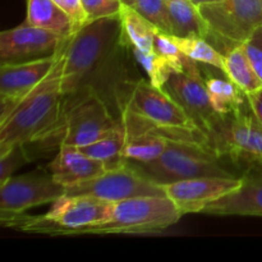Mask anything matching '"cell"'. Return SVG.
Listing matches in <instances>:
<instances>
[{"instance_id": "cell-1", "label": "cell", "mask_w": 262, "mask_h": 262, "mask_svg": "<svg viewBox=\"0 0 262 262\" xmlns=\"http://www.w3.org/2000/svg\"><path fill=\"white\" fill-rule=\"evenodd\" d=\"M130 48L123 35L119 15L86 23L66 42L61 66L64 96L92 90L122 118L136 81L128 77L124 50Z\"/></svg>"}, {"instance_id": "cell-2", "label": "cell", "mask_w": 262, "mask_h": 262, "mask_svg": "<svg viewBox=\"0 0 262 262\" xmlns=\"http://www.w3.org/2000/svg\"><path fill=\"white\" fill-rule=\"evenodd\" d=\"M61 66L63 54L50 76L0 122V152L19 143L51 146L63 112Z\"/></svg>"}, {"instance_id": "cell-3", "label": "cell", "mask_w": 262, "mask_h": 262, "mask_svg": "<svg viewBox=\"0 0 262 262\" xmlns=\"http://www.w3.org/2000/svg\"><path fill=\"white\" fill-rule=\"evenodd\" d=\"M113 204L87 196L64 194L45 215H0L4 228L50 235H82L84 229L102 224L112 215Z\"/></svg>"}, {"instance_id": "cell-4", "label": "cell", "mask_w": 262, "mask_h": 262, "mask_svg": "<svg viewBox=\"0 0 262 262\" xmlns=\"http://www.w3.org/2000/svg\"><path fill=\"white\" fill-rule=\"evenodd\" d=\"M123 127L106 102L92 90H81L64 96L63 112L53 142L76 147L94 143Z\"/></svg>"}, {"instance_id": "cell-5", "label": "cell", "mask_w": 262, "mask_h": 262, "mask_svg": "<svg viewBox=\"0 0 262 262\" xmlns=\"http://www.w3.org/2000/svg\"><path fill=\"white\" fill-rule=\"evenodd\" d=\"M183 216L166 196H141L113 204L105 223L83 230V234H137L168 229Z\"/></svg>"}, {"instance_id": "cell-6", "label": "cell", "mask_w": 262, "mask_h": 262, "mask_svg": "<svg viewBox=\"0 0 262 262\" xmlns=\"http://www.w3.org/2000/svg\"><path fill=\"white\" fill-rule=\"evenodd\" d=\"M219 156L205 146L181 141H169L165 152L152 163H129L158 184L199 177H233L222 164Z\"/></svg>"}, {"instance_id": "cell-7", "label": "cell", "mask_w": 262, "mask_h": 262, "mask_svg": "<svg viewBox=\"0 0 262 262\" xmlns=\"http://www.w3.org/2000/svg\"><path fill=\"white\" fill-rule=\"evenodd\" d=\"M211 148L219 158L228 156L250 168H262V125L250 106L224 117L211 137Z\"/></svg>"}, {"instance_id": "cell-8", "label": "cell", "mask_w": 262, "mask_h": 262, "mask_svg": "<svg viewBox=\"0 0 262 262\" xmlns=\"http://www.w3.org/2000/svg\"><path fill=\"white\" fill-rule=\"evenodd\" d=\"M68 196H87L101 201L115 202L141 196H165L160 184L125 163L118 168L107 169L96 178L66 188Z\"/></svg>"}, {"instance_id": "cell-9", "label": "cell", "mask_w": 262, "mask_h": 262, "mask_svg": "<svg viewBox=\"0 0 262 262\" xmlns=\"http://www.w3.org/2000/svg\"><path fill=\"white\" fill-rule=\"evenodd\" d=\"M199 63L191 61L182 72H174L163 90L170 95L206 135L211 146V137L215 135L224 117L217 114L212 107L207 92L205 78L200 71Z\"/></svg>"}, {"instance_id": "cell-10", "label": "cell", "mask_w": 262, "mask_h": 262, "mask_svg": "<svg viewBox=\"0 0 262 262\" xmlns=\"http://www.w3.org/2000/svg\"><path fill=\"white\" fill-rule=\"evenodd\" d=\"M209 27V36L233 45L251 40L262 26V0H223L200 8Z\"/></svg>"}, {"instance_id": "cell-11", "label": "cell", "mask_w": 262, "mask_h": 262, "mask_svg": "<svg viewBox=\"0 0 262 262\" xmlns=\"http://www.w3.org/2000/svg\"><path fill=\"white\" fill-rule=\"evenodd\" d=\"M66 194L50 171H32L10 177L0 184V215L20 214L40 205L54 204Z\"/></svg>"}, {"instance_id": "cell-12", "label": "cell", "mask_w": 262, "mask_h": 262, "mask_svg": "<svg viewBox=\"0 0 262 262\" xmlns=\"http://www.w3.org/2000/svg\"><path fill=\"white\" fill-rule=\"evenodd\" d=\"M63 49L64 46L58 54L46 58L0 66V122L9 115L28 94L50 76L60 60Z\"/></svg>"}, {"instance_id": "cell-13", "label": "cell", "mask_w": 262, "mask_h": 262, "mask_svg": "<svg viewBox=\"0 0 262 262\" xmlns=\"http://www.w3.org/2000/svg\"><path fill=\"white\" fill-rule=\"evenodd\" d=\"M242 177H199L160 184L165 196L174 202L182 215L200 214L217 200L237 191Z\"/></svg>"}, {"instance_id": "cell-14", "label": "cell", "mask_w": 262, "mask_h": 262, "mask_svg": "<svg viewBox=\"0 0 262 262\" xmlns=\"http://www.w3.org/2000/svg\"><path fill=\"white\" fill-rule=\"evenodd\" d=\"M67 40L56 33L23 22L0 33V66L58 54Z\"/></svg>"}, {"instance_id": "cell-15", "label": "cell", "mask_w": 262, "mask_h": 262, "mask_svg": "<svg viewBox=\"0 0 262 262\" xmlns=\"http://www.w3.org/2000/svg\"><path fill=\"white\" fill-rule=\"evenodd\" d=\"M242 186L207 206L202 214L262 217V168H250Z\"/></svg>"}, {"instance_id": "cell-16", "label": "cell", "mask_w": 262, "mask_h": 262, "mask_svg": "<svg viewBox=\"0 0 262 262\" xmlns=\"http://www.w3.org/2000/svg\"><path fill=\"white\" fill-rule=\"evenodd\" d=\"M106 170L105 164L90 158L79 147L72 145H60L55 158L49 164L53 178L66 188L96 178Z\"/></svg>"}, {"instance_id": "cell-17", "label": "cell", "mask_w": 262, "mask_h": 262, "mask_svg": "<svg viewBox=\"0 0 262 262\" xmlns=\"http://www.w3.org/2000/svg\"><path fill=\"white\" fill-rule=\"evenodd\" d=\"M26 22L69 40L77 32L73 22L54 0H27Z\"/></svg>"}, {"instance_id": "cell-18", "label": "cell", "mask_w": 262, "mask_h": 262, "mask_svg": "<svg viewBox=\"0 0 262 262\" xmlns=\"http://www.w3.org/2000/svg\"><path fill=\"white\" fill-rule=\"evenodd\" d=\"M166 5L170 20V35L179 37L199 36L205 38L209 36L206 20L191 0H166Z\"/></svg>"}, {"instance_id": "cell-19", "label": "cell", "mask_w": 262, "mask_h": 262, "mask_svg": "<svg viewBox=\"0 0 262 262\" xmlns=\"http://www.w3.org/2000/svg\"><path fill=\"white\" fill-rule=\"evenodd\" d=\"M223 73L245 94H251L262 89L260 78L248 59L245 42L235 43L225 53Z\"/></svg>"}, {"instance_id": "cell-20", "label": "cell", "mask_w": 262, "mask_h": 262, "mask_svg": "<svg viewBox=\"0 0 262 262\" xmlns=\"http://www.w3.org/2000/svg\"><path fill=\"white\" fill-rule=\"evenodd\" d=\"M119 18L122 22L123 35L130 49L152 51L154 40L160 30L143 15H141L137 10L124 3H122Z\"/></svg>"}, {"instance_id": "cell-21", "label": "cell", "mask_w": 262, "mask_h": 262, "mask_svg": "<svg viewBox=\"0 0 262 262\" xmlns=\"http://www.w3.org/2000/svg\"><path fill=\"white\" fill-rule=\"evenodd\" d=\"M210 101L215 112L222 117H229L245 109L246 94L229 79L210 77L205 79Z\"/></svg>"}, {"instance_id": "cell-22", "label": "cell", "mask_w": 262, "mask_h": 262, "mask_svg": "<svg viewBox=\"0 0 262 262\" xmlns=\"http://www.w3.org/2000/svg\"><path fill=\"white\" fill-rule=\"evenodd\" d=\"M169 141L164 136L151 132L127 136L123 147V158L127 163H152L165 152Z\"/></svg>"}, {"instance_id": "cell-23", "label": "cell", "mask_w": 262, "mask_h": 262, "mask_svg": "<svg viewBox=\"0 0 262 262\" xmlns=\"http://www.w3.org/2000/svg\"><path fill=\"white\" fill-rule=\"evenodd\" d=\"M125 140H127V135H125L124 127H122L119 130L96 142L79 147V150L89 155L90 158L101 161L107 169L118 168L127 163L123 158V147L125 145Z\"/></svg>"}, {"instance_id": "cell-24", "label": "cell", "mask_w": 262, "mask_h": 262, "mask_svg": "<svg viewBox=\"0 0 262 262\" xmlns=\"http://www.w3.org/2000/svg\"><path fill=\"white\" fill-rule=\"evenodd\" d=\"M173 36L174 41L177 42L182 53L189 59L194 60L199 64H206V66L216 68L219 71H224V54L217 51L205 37L199 36H186L179 37Z\"/></svg>"}, {"instance_id": "cell-25", "label": "cell", "mask_w": 262, "mask_h": 262, "mask_svg": "<svg viewBox=\"0 0 262 262\" xmlns=\"http://www.w3.org/2000/svg\"><path fill=\"white\" fill-rule=\"evenodd\" d=\"M132 53L136 60L140 63V66L150 78V83L159 89H163L169 77L174 72H178L170 61L166 60L164 56L159 55L156 51H142L132 49Z\"/></svg>"}, {"instance_id": "cell-26", "label": "cell", "mask_w": 262, "mask_h": 262, "mask_svg": "<svg viewBox=\"0 0 262 262\" xmlns=\"http://www.w3.org/2000/svg\"><path fill=\"white\" fill-rule=\"evenodd\" d=\"M122 3L137 10L160 31L171 33L166 0H122Z\"/></svg>"}, {"instance_id": "cell-27", "label": "cell", "mask_w": 262, "mask_h": 262, "mask_svg": "<svg viewBox=\"0 0 262 262\" xmlns=\"http://www.w3.org/2000/svg\"><path fill=\"white\" fill-rule=\"evenodd\" d=\"M32 161L25 145H14L0 152V184L14 176L15 171L25 164Z\"/></svg>"}, {"instance_id": "cell-28", "label": "cell", "mask_w": 262, "mask_h": 262, "mask_svg": "<svg viewBox=\"0 0 262 262\" xmlns=\"http://www.w3.org/2000/svg\"><path fill=\"white\" fill-rule=\"evenodd\" d=\"M89 22L101 18L119 15L122 0H81Z\"/></svg>"}, {"instance_id": "cell-29", "label": "cell", "mask_w": 262, "mask_h": 262, "mask_svg": "<svg viewBox=\"0 0 262 262\" xmlns=\"http://www.w3.org/2000/svg\"><path fill=\"white\" fill-rule=\"evenodd\" d=\"M54 2L68 14L77 31L89 23V17L81 0H54Z\"/></svg>"}, {"instance_id": "cell-30", "label": "cell", "mask_w": 262, "mask_h": 262, "mask_svg": "<svg viewBox=\"0 0 262 262\" xmlns=\"http://www.w3.org/2000/svg\"><path fill=\"white\" fill-rule=\"evenodd\" d=\"M245 48L247 51L248 59H250L251 64H252L253 69H255L256 74L262 83V48L251 40L246 41Z\"/></svg>"}, {"instance_id": "cell-31", "label": "cell", "mask_w": 262, "mask_h": 262, "mask_svg": "<svg viewBox=\"0 0 262 262\" xmlns=\"http://www.w3.org/2000/svg\"><path fill=\"white\" fill-rule=\"evenodd\" d=\"M246 99H247L250 109L252 110L255 117L262 125V89L258 91L251 92V94H246Z\"/></svg>"}, {"instance_id": "cell-32", "label": "cell", "mask_w": 262, "mask_h": 262, "mask_svg": "<svg viewBox=\"0 0 262 262\" xmlns=\"http://www.w3.org/2000/svg\"><path fill=\"white\" fill-rule=\"evenodd\" d=\"M251 41H253V42L257 43L258 46L262 48V26L255 31V33H253L252 37H251Z\"/></svg>"}, {"instance_id": "cell-33", "label": "cell", "mask_w": 262, "mask_h": 262, "mask_svg": "<svg viewBox=\"0 0 262 262\" xmlns=\"http://www.w3.org/2000/svg\"><path fill=\"white\" fill-rule=\"evenodd\" d=\"M192 3H193L194 5H196L197 8H201L204 7V5H210V4H216V3H220L223 2V0H191Z\"/></svg>"}]
</instances>
